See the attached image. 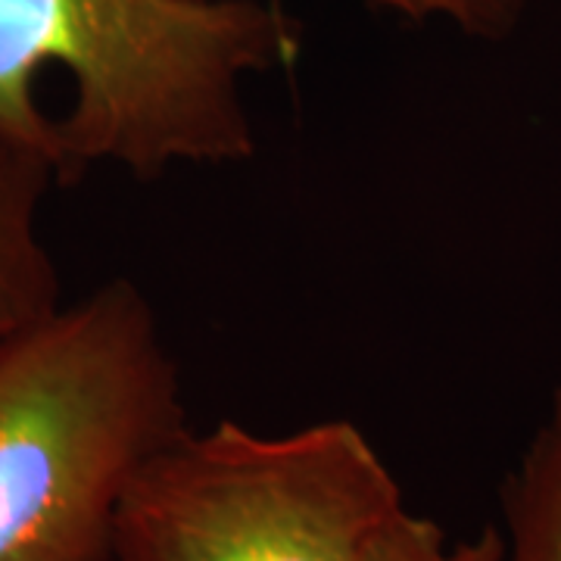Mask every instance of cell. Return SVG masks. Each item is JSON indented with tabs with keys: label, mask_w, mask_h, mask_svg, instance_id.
I'll return each instance as SVG.
<instances>
[{
	"label": "cell",
	"mask_w": 561,
	"mask_h": 561,
	"mask_svg": "<svg viewBox=\"0 0 561 561\" xmlns=\"http://www.w3.org/2000/svg\"><path fill=\"white\" fill-rule=\"evenodd\" d=\"M297 57V25L260 0H0V131L60 181L247 162L243 79Z\"/></svg>",
	"instance_id": "1"
},
{
	"label": "cell",
	"mask_w": 561,
	"mask_h": 561,
	"mask_svg": "<svg viewBox=\"0 0 561 561\" xmlns=\"http://www.w3.org/2000/svg\"><path fill=\"white\" fill-rule=\"evenodd\" d=\"M187 427L179 362L113 278L0 346V561H113L140 468Z\"/></svg>",
	"instance_id": "2"
},
{
	"label": "cell",
	"mask_w": 561,
	"mask_h": 561,
	"mask_svg": "<svg viewBox=\"0 0 561 561\" xmlns=\"http://www.w3.org/2000/svg\"><path fill=\"white\" fill-rule=\"evenodd\" d=\"M405 496L346 419L287 434L184 427L140 468L113 561H362Z\"/></svg>",
	"instance_id": "3"
},
{
	"label": "cell",
	"mask_w": 561,
	"mask_h": 561,
	"mask_svg": "<svg viewBox=\"0 0 561 561\" xmlns=\"http://www.w3.org/2000/svg\"><path fill=\"white\" fill-rule=\"evenodd\" d=\"M57 181L50 157L0 131V346L62 306L57 262L41 234V209Z\"/></svg>",
	"instance_id": "4"
},
{
	"label": "cell",
	"mask_w": 561,
	"mask_h": 561,
	"mask_svg": "<svg viewBox=\"0 0 561 561\" xmlns=\"http://www.w3.org/2000/svg\"><path fill=\"white\" fill-rule=\"evenodd\" d=\"M508 561H561V390L500 490Z\"/></svg>",
	"instance_id": "5"
},
{
	"label": "cell",
	"mask_w": 561,
	"mask_h": 561,
	"mask_svg": "<svg viewBox=\"0 0 561 561\" xmlns=\"http://www.w3.org/2000/svg\"><path fill=\"white\" fill-rule=\"evenodd\" d=\"M362 561H508V549L496 527H483L471 540H449L434 518L405 505L375 534Z\"/></svg>",
	"instance_id": "6"
},
{
	"label": "cell",
	"mask_w": 561,
	"mask_h": 561,
	"mask_svg": "<svg viewBox=\"0 0 561 561\" xmlns=\"http://www.w3.org/2000/svg\"><path fill=\"white\" fill-rule=\"evenodd\" d=\"M371 3L412 22L449 20L465 35L502 38L518 25L527 0H371Z\"/></svg>",
	"instance_id": "7"
}]
</instances>
